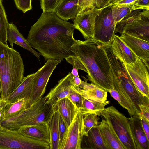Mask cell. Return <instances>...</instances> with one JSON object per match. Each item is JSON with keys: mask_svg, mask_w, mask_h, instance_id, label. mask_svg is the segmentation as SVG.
I'll list each match as a JSON object with an SVG mask.
<instances>
[{"mask_svg": "<svg viewBox=\"0 0 149 149\" xmlns=\"http://www.w3.org/2000/svg\"><path fill=\"white\" fill-rule=\"evenodd\" d=\"M110 45L113 53L123 64H132L137 57L117 35H114Z\"/></svg>", "mask_w": 149, "mask_h": 149, "instance_id": "obj_16", "label": "cell"}, {"mask_svg": "<svg viewBox=\"0 0 149 149\" xmlns=\"http://www.w3.org/2000/svg\"><path fill=\"white\" fill-rule=\"evenodd\" d=\"M123 64L137 89L149 99V69L144 62L137 57L132 64Z\"/></svg>", "mask_w": 149, "mask_h": 149, "instance_id": "obj_10", "label": "cell"}, {"mask_svg": "<svg viewBox=\"0 0 149 149\" xmlns=\"http://www.w3.org/2000/svg\"><path fill=\"white\" fill-rule=\"evenodd\" d=\"M137 0H119L111 4L118 5H127L137 3Z\"/></svg>", "mask_w": 149, "mask_h": 149, "instance_id": "obj_41", "label": "cell"}, {"mask_svg": "<svg viewBox=\"0 0 149 149\" xmlns=\"http://www.w3.org/2000/svg\"><path fill=\"white\" fill-rule=\"evenodd\" d=\"M96 114L102 116L110 125L124 149H136L130 127L128 118L113 106L105 108Z\"/></svg>", "mask_w": 149, "mask_h": 149, "instance_id": "obj_5", "label": "cell"}, {"mask_svg": "<svg viewBox=\"0 0 149 149\" xmlns=\"http://www.w3.org/2000/svg\"><path fill=\"white\" fill-rule=\"evenodd\" d=\"M61 61L58 60H48L45 64L35 73L32 91L29 98V102L31 104L43 96L51 75L57 65Z\"/></svg>", "mask_w": 149, "mask_h": 149, "instance_id": "obj_8", "label": "cell"}, {"mask_svg": "<svg viewBox=\"0 0 149 149\" xmlns=\"http://www.w3.org/2000/svg\"><path fill=\"white\" fill-rule=\"evenodd\" d=\"M5 107L0 109V125H1L3 122L4 121Z\"/></svg>", "mask_w": 149, "mask_h": 149, "instance_id": "obj_45", "label": "cell"}, {"mask_svg": "<svg viewBox=\"0 0 149 149\" xmlns=\"http://www.w3.org/2000/svg\"><path fill=\"white\" fill-rule=\"evenodd\" d=\"M70 74L73 76H79L78 73V70L74 67H73V69Z\"/></svg>", "mask_w": 149, "mask_h": 149, "instance_id": "obj_47", "label": "cell"}, {"mask_svg": "<svg viewBox=\"0 0 149 149\" xmlns=\"http://www.w3.org/2000/svg\"><path fill=\"white\" fill-rule=\"evenodd\" d=\"M104 8L94 6L81 8L73 19L74 28L81 33L85 40L93 37L95 18Z\"/></svg>", "mask_w": 149, "mask_h": 149, "instance_id": "obj_9", "label": "cell"}, {"mask_svg": "<svg viewBox=\"0 0 149 149\" xmlns=\"http://www.w3.org/2000/svg\"><path fill=\"white\" fill-rule=\"evenodd\" d=\"M142 123L143 128L148 139L149 140V121L139 116Z\"/></svg>", "mask_w": 149, "mask_h": 149, "instance_id": "obj_40", "label": "cell"}, {"mask_svg": "<svg viewBox=\"0 0 149 149\" xmlns=\"http://www.w3.org/2000/svg\"><path fill=\"white\" fill-rule=\"evenodd\" d=\"M85 137L86 146L84 148L107 149L101 136L98 126L93 127L89 130L87 136Z\"/></svg>", "mask_w": 149, "mask_h": 149, "instance_id": "obj_25", "label": "cell"}, {"mask_svg": "<svg viewBox=\"0 0 149 149\" xmlns=\"http://www.w3.org/2000/svg\"><path fill=\"white\" fill-rule=\"evenodd\" d=\"M2 95V88L1 80L0 77V99H1Z\"/></svg>", "mask_w": 149, "mask_h": 149, "instance_id": "obj_48", "label": "cell"}, {"mask_svg": "<svg viewBox=\"0 0 149 149\" xmlns=\"http://www.w3.org/2000/svg\"><path fill=\"white\" fill-rule=\"evenodd\" d=\"M71 78V87L69 94L67 97L72 102L79 110L83 107V97L79 90V87L75 86L73 84L72 77Z\"/></svg>", "mask_w": 149, "mask_h": 149, "instance_id": "obj_33", "label": "cell"}, {"mask_svg": "<svg viewBox=\"0 0 149 149\" xmlns=\"http://www.w3.org/2000/svg\"><path fill=\"white\" fill-rule=\"evenodd\" d=\"M109 92L111 96L117 101L120 105L127 110L130 116L138 115L132 103L124 96L114 89L110 90Z\"/></svg>", "mask_w": 149, "mask_h": 149, "instance_id": "obj_30", "label": "cell"}, {"mask_svg": "<svg viewBox=\"0 0 149 149\" xmlns=\"http://www.w3.org/2000/svg\"><path fill=\"white\" fill-rule=\"evenodd\" d=\"M24 71L23 61L19 53L0 41L1 99H5L20 85Z\"/></svg>", "mask_w": 149, "mask_h": 149, "instance_id": "obj_3", "label": "cell"}, {"mask_svg": "<svg viewBox=\"0 0 149 149\" xmlns=\"http://www.w3.org/2000/svg\"><path fill=\"white\" fill-rule=\"evenodd\" d=\"M96 3V0H79L78 5L79 8L83 7H91L95 6Z\"/></svg>", "mask_w": 149, "mask_h": 149, "instance_id": "obj_38", "label": "cell"}, {"mask_svg": "<svg viewBox=\"0 0 149 149\" xmlns=\"http://www.w3.org/2000/svg\"><path fill=\"white\" fill-rule=\"evenodd\" d=\"M2 2V0H0V41L6 45H8L6 34L9 23Z\"/></svg>", "mask_w": 149, "mask_h": 149, "instance_id": "obj_32", "label": "cell"}, {"mask_svg": "<svg viewBox=\"0 0 149 149\" xmlns=\"http://www.w3.org/2000/svg\"><path fill=\"white\" fill-rule=\"evenodd\" d=\"M84 65L92 83L107 92L114 89L110 65L103 44L92 38L75 40L70 48Z\"/></svg>", "mask_w": 149, "mask_h": 149, "instance_id": "obj_2", "label": "cell"}, {"mask_svg": "<svg viewBox=\"0 0 149 149\" xmlns=\"http://www.w3.org/2000/svg\"><path fill=\"white\" fill-rule=\"evenodd\" d=\"M49 143L24 136L0 125V149H50Z\"/></svg>", "mask_w": 149, "mask_h": 149, "instance_id": "obj_6", "label": "cell"}, {"mask_svg": "<svg viewBox=\"0 0 149 149\" xmlns=\"http://www.w3.org/2000/svg\"><path fill=\"white\" fill-rule=\"evenodd\" d=\"M9 103L5 99H0V109L4 107Z\"/></svg>", "mask_w": 149, "mask_h": 149, "instance_id": "obj_46", "label": "cell"}, {"mask_svg": "<svg viewBox=\"0 0 149 149\" xmlns=\"http://www.w3.org/2000/svg\"><path fill=\"white\" fill-rule=\"evenodd\" d=\"M128 120L136 149H149V140L143 128L139 116H131Z\"/></svg>", "mask_w": 149, "mask_h": 149, "instance_id": "obj_15", "label": "cell"}, {"mask_svg": "<svg viewBox=\"0 0 149 149\" xmlns=\"http://www.w3.org/2000/svg\"><path fill=\"white\" fill-rule=\"evenodd\" d=\"M79 0H62L54 12L62 19L67 21L73 19L79 9Z\"/></svg>", "mask_w": 149, "mask_h": 149, "instance_id": "obj_23", "label": "cell"}, {"mask_svg": "<svg viewBox=\"0 0 149 149\" xmlns=\"http://www.w3.org/2000/svg\"><path fill=\"white\" fill-rule=\"evenodd\" d=\"M62 0H41V8L44 12H54Z\"/></svg>", "mask_w": 149, "mask_h": 149, "instance_id": "obj_34", "label": "cell"}, {"mask_svg": "<svg viewBox=\"0 0 149 149\" xmlns=\"http://www.w3.org/2000/svg\"><path fill=\"white\" fill-rule=\"evenodd\" d=\"M71 80L70 73L61 79L45 97L47 102L53 106L59 100L67 97L69 94Z\"/></svg>", "mask_w": 149, "mask_h": 149, "instance_id": "obj_14", "label": "cell"}, {"mask_svg": "<svg viewBox=\"0 0 149 149\" xmlns=\"http://www.w3.org/2000/svg\"><path fill=\"white\" fill-rule=\"evenodd\" d=\"M149 14V10L137 9L132 11L129 14L117 23L116 25L114 34L121 33L123 27L127 24L144 16Z\"/></svg>", "mask_w": 149, "mask_h": 149, "instance_id": "obj_28", "label": "cell"}, {"mask_svg": "<svg viewBox=\"0 0 149 149\" xmlns=\"http://www.w3.org/2000/svg\"><path fill=\"white\" fill-rule=\"evenodd\" d=\"M72 77L73 85L77 87H79L80 85L82 80L79 77V76H72L70 74Z\"/></svg>", "mask_w": 149, "mask_h": 149, "instance_id": "obj_43", "label": "cell"}, {"mask_svg": "<svg viewBox=\"0 0 149 149\" xmlns=\"http://www.w3.org/2000/svg\"><path fill=\"white\" fill-rule=\"evenodd\" d=\"M58 113V125L59 133V146L61 144L68 127L60 115Z\"/></svg>", "mask_w": 149, "mask_h": 149, "instance_id": "obj_37", "label": "cell"}, {"mask_svg": "<svg viewBox=\"0 0 149 149\" xmlns=\"http://www.w3.org/2000/svg\"><path fill=\"white\" fill-rule=\"evenodd\" d=\"M17 8L23 13L32 9V0H14Z\"/></svg>", "mask_w": 149, "mask_h": 149, "instance_id": "obj_35", "label": "cell"}, {"mask_svg": "<svg viewBox=\"0 0 149 149\" xmlns=\"http://www.w3.org/2000/svg\"><path fill=\"white\" fill-rule=\"evenodd\" d=\"M122 33L149 42V15L126 24L123 28Z\"/></svg>", "mask_w": 149, "mask_h": 149, "instance_id": "obj_13", "label": "cell"}, {"mask_svg": "<svg viewBox=\"0 0 149 149\" xmlns=\"http://www.w3.org/2000/svg\"><path fill=\"white\" fill-rule=\"evenodd\" d=\"M110 0H96L95 6L100 8L104 7L109 4Z\"/></svg>", "mask_w": 149, "mask_h": 149, "instance_id": "obj_42", "label": "cell"}, {"mask_svg": "<svg viewBox=\"0 0 149 149\" xmlns=\"http://www.w3.org/2000/svg\"><path fill=\"white\" fill-rule=\"evenodd\" d=\"M98 127L107 149H124L122 143L108 121L102 119L99 122Z\"/></svg>", "mask_w": 149, "mask_h": 149, "instance_id": "obj_20", "label": "cell"}, {"mask_svg": "<svg viewBox=\"0 0 149 149\" xmlns=\"http://www.w3.org/2000/svg\"><path fill=\"white\" fill-rule=\"evenodd\" d=\"M118 0H110L109 2V4L114 3Z\"/></svg>", "mask_w": 149, "mask_h": 149, "instance_id": "obj_49", "label": "cell"}, {"mask_svg": "<svg viewBox=\"0 0 149 149\" xmlns=\"http://www.w3.org/2000/svg\"><path fill=\"white\" fill-rule=\"evenodd\" d=\"M120 37L131 52L142 60L149 69V42L124 33L121 34Z\"/></svg>", "mask_w": 149, "mask_h": 149, "instance_id": "obj_12", "label": "cell"}, {"mask_svg": "<svg viewBox=\"0 0 149 149\" xmlns=\"http://www.w3.org/2000/svg\"><path fill=\"white\" fill-rule=\"evenodd\" d=\"M111 4L112 15L116 25L117 23L134 10H149V7L139 6L137 3L127 5H118Z\"/></svg>", "mask_w": 149, "mask_h": 149, "instance_id": "obj_26", "label": "cell"}, {"mask_svg": "<svg viewBox=\"0 0 149 149\" xmlns=\"http://www.w3.org/2000/svg\"><path fill=\"white\" fill-rule=\"evenodd\" d=\"M58 117V112L54 111L47 123L50 136V149H59Z\"/></svg>", "mask_w": 149, "mask_h": 149, "instance_id": "obj_27", "label": "cell"}, {"mask_svg": "<svg viewBox=\"0 0 149 149\" xmlns=\"http://www.w3.org/2000/svg\"><path fill=\"white\" fill-rule=\"evenodd\" d=\"M54 111L53 106L47 103L43 96L19 115L4 121L1 125L15 130L22 126L48 123Z\"/></svg>", "mask_w": 149, "mask_h": 149, "instance_id": "obj_4", "label": "cell"}, {"mask_svg": "<svg viewBox=\"0 0 149 149\" xmlns=\"http://www.w3.org/2000/svg\"><path fill=\"white\" fill-rule=\"evenodd\" d=\"M6 38L11 48L13 44H17L31 52L39 60L40 54L32 48L27 41L19 31L16 26L13 23L9 24L7 28Z\"/></svg>", "mask_w": 149, "mask_h": 149, "instance_id": "obj_21", "label": "cell"}, {"mask_svg": "<svg viewBox=\"0 0 149 149\" xmlns=\"http://www.w3.org/2000/svg\"><path fill=\"white\" fill-rule=\"evenodd\" d=\"M83 107L79 110L83 114L93 113L96 114L103 110L108 103H104L89 99L83 96Z\"/></svg>", "mask_w": 149, "mask_h": 149, "instance_id": "obj_29", "label": "cell"}, {"mask_svg": "<svg viewBox=\"0 0 149 149\" xmlns=\"http://www.w3.org/2000/svg\"><path fill=\"white\" fill-rule=\"evenodd\" d=\"M65 59L68 63L72 65L73 67L75 68L78 70H82L88 73L87 71L84 66L74 55L70 56Z\"/></svg>", "mask_w": 149, "mask_h": 149, "instance_id": "obj_36", "label": "cell"}, {"mask_svg": "<svg viewBox=\"0 0 149 149\" xmlns=\"http://www.w3.org/2000/svg\"><path fill=\"white\" fill-rule=\"evenodd\" d=\"M73 24L58 17L54 12H44L31 27L27 40L45 61H62L74 54L70 48L74 43Z\"/></svg>", "mask_w": 149, "mask_h": 149, "instance_id": "obj_1", "label": "cell"}, {"mask_svg": "<svg viewBox=\"0 0 149 149\" xmlns=\"http://www.w3.org/2000/svg\"><path fill=\"white\" fill-rule=\"evenodd\" d=\"M31 105L29 99L26 98L18 99L14 102L8 103L4 108V121L19 115Z\"/></svg>", "mask_w": 149, "mask_h": 149, "instance_id": "obj_24", "label": "cell"}, {"mask_svg": "<svg viewBox=\"0 0 149 149\" xmlns=\"http://www.w3.org/2000/svg\"><path fill=\"white\" fill-rule=\"evenodd\" d=\"M82 81L79 86V90L82 96L90 100L100 102L109 103L107 101V92L92 83Z\"/></svg>", "mask_w": 149, "mask_h": 149, "instance_id": "obj_18", "label": "cell"}, {"mask_svg": "<svg viewBox=\"0 0 149 149\" xmlns=\"http://www.w3.org/2000/svg\"><path fill=\"white\" fill-rule=\"evenodd\" d=\"M53 111L61 117L67 127L72 121L78 109L68 98H63L53 105Z\"/></svg>", "mask_w": 149, "mask_h": 149, "instance_id": "obj_19", "label": "cell"}, {"mask_svg": "<svg viewBox=\"0 0 149 149\" xmlns=\"http://www.w3.org/2000/svg\"><path fill=\"white\" fill-rule=\"evenodd\" d=\"M83 115L77 111L68 127L59 149H81L83 135L82 132Z\"/></svg>", "mask_w": 149, "mask_h": 149, "instance_id": "obj_11", "label": "cell"}, {"mask_svg": "<svg viewBox=\"0 0 149 149\" xmlns=\"http://www.w3.org/2000/svg\"><path fill=\"white\" fill-rule=\"evenodd\" d=\"M137 4L140 6L149 7V0H137Z\"/></svg>", "mask_w": 149, "mask_h": 149, "instance_id": "obj_44", "label": "cell"}, {"mask_svg": "<svg viewBox=\"0 0 149 149\" xmlns=\"http://www.w3.org/2000/svg\"><path fill=\"white\" fill-rule=\"evenodd\" d=\"M141 111V116L149 121V105H141L139 106Z\"/></svg>", "mask_w": 149, "mask_h": 149, "instance_id": "obj_39", "label": "cell"}, {"mask_svg": "<svg viewBox=\"0 0 149 149\" xmlns=\"http://www.w3.org/2000/svg\"><path fill=\"white\" fill-rule=\"evenodd\" d=\"M23 135L39 140L50 142V136L47 123L20 127L16 130Z\"/></svg>", "mask_w": 149, "mask_h": 149, "instance_id": "obj_17", "label": "cell"}, {"mask_svg": "<svg viewBox=\"0 0 149 149\" xmlns=\"http://www.w3.org/2000/svg\"><path fill=\"white\" fill-rule=\"evenodd\" d=\"M110 3L104 7L97 16L95 23L94 35L92 39L104 45L112 42L116 25L113 19Z\"/></svg>", "mask_w": 149, "mask_h": 149, "instance_id": "obj_7", "label": "cell"}, {"mask_svg": "<svg viewBox=\"0 0 149 149\" xmlns=\"http://www.w3.org/2000/svg\"><path fill=\"white\" fill-rule=\"evenodd\" d=\"M100 118L95 113H87L83 115L82 132L83 136H87L88 131L93 127L98 126Z\"/></svg>", "mask_w": 149, "mask_h": 149, "instance_id": "obj_31", "label": "cell"}, {"mask_svg": "<svg viewBox=\"0 0 149 149\" xmlns=\"http://www.w3.org/2000/svg\"><path fill=\"white\" fill-rule=\"evenodd\" d=\"M35 73L24 77L20 85L5 99L9 103L14 102L18 99L24 98H29L31 94Z\"/></svg>", "mask_w": 149, "mask_h": 149, "instance_id": "obj_22", "label": "cell"}]
</instances>
